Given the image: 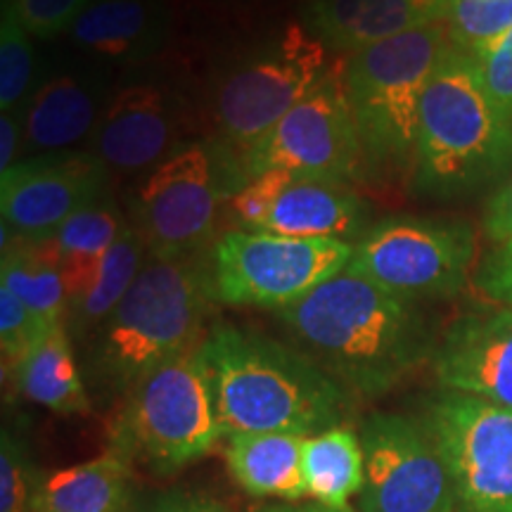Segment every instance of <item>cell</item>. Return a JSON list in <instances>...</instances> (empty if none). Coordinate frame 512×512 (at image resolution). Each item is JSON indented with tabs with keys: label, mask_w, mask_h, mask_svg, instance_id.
I'll list each match as a JSON object with an SVG mask.
<instances>
[{
	"label": "cell",
	"mask_w": 512,
	"mask_h": 512,
	"mask_svg": "<svg viewBox=\"0 0 512 512\" xmlns=\"http://www.w3.org/2000/svg\"><path fill=\"white\" fill-rule=\"evenodd\" d=\"M278 316L294 349L366 399L387 394L437 349L418 304L351 271L337 273Z\"/></svg>",
	"instance_id": "cell-1"
},
{
	"label": "cell",
	"mask_w": 512,
	"mask_h": 512,
	"mask_svg": "<svg viewBox=\"0 0 512 512\" xmlns=\"http://www.w3.org/2000/svg\"><path fill=\"white\" fill-rule=\"evenodd\" d=\"M223 437L342 425L349 392L302 351L238 325L216 323L202 342Z\"/></svg>",
	"instance_id": "cell-2"
},
{
	"label": "cell",
	"mask_w": 512,
	"mask_h": 512,
	"mask_svg": "<svg viewBox=\"0 0 512 512\" xmlns=\"http://www.w3.org/2000/svg\"><path fill=\"white\" fill-rule=\"evenodd\" d=\"M510 176L512 119L486 91L477 57L451 43L422 95L411 188L430 200H463Z\"/></svg>",
	"instance_id": "cell-3"
},
{
	"label": "cell",
	"mask_w": 512,
	"mask_h": 512,
	"mask_svg": "<svg viewBox=\"0 0 512 512\" xmlns=\"http://www.w3.org/2000/svg\"><path fill=\"white\" fill-rule=\"evenodd\" d=\"M209 264L150 254L136 283L95 332L91 377L105 394H128L164 363L200 347L211 311Z\"/></svg>",
	"instance_id": "cell-4"
},
{
	"label": "cell",
	"mask_w": 512,
	"mask_h": 512,
	"mask_svg": "<svg viewBox=\"0 0 512 512\" xmlns=\"http://www.w3.org/2000/svg\"><path fill=\"white\" fill-rule=\"evenodd\" d=\"M448 46L451 36L439 22L349 55L342 79L363 164L382 174L413 171L422 95Z\"/></svg>",
	"instance_id": "cell-5"
},
{
	"label": "cell",
	"mask_w": 512,
	"mask_h": 512,
	"mask_svg": "<svg viewBox=\"0 0 512 512\" xmlns=\"http://www.w3.org/2000/svg\"><path fill=\"white\" fill-rule=\"evenodd\" d=\"M221 437L200 344L152 370L126 394L112 427V448L164 479L207 456Z\"/></svg>",
	"instance_id": "cell-6"
},
{
	"label": "cell",
	"mask_w": 512,
	"mask_h": 512,
	"mask_svg": "<svg viewBox=\"0 0 512 512\" xmlns=\"http://www.w3.org/2000/svg\"><path fill=\"white\" fill-rule=\"evenodd\" d=\"M330 69L325 43L292 24L221 74L211 98V117L219 147L233 159L235 171L249 147L318 88Z\"/></svg>",
	"instance_id": "cell-7"
},
{
	"label": "cell",
	"mask_w": 512,
	"mask_h": 512,
	"mask_svg": "<svg viewBox=\"0 0 512 512\" xmlns=\"http://www.w3.org/2000/svg\"><path fill=\"white\" fill-rule=\"evenodd\" d=\"M354 245L268 230H228L209 256L211 290L226 306L283 311L347 271Z\"/></svg>",
	"instance_id": "cell-8"
},
{
	"label": "cell",
	"mask_w": 512,
	"mask_h": 512,
	"mask_svg": "<svg viewBox=\"0 0 512 512\" xmlns=\"http://www.w3.org/2000/svg\"><path fill=\"white\" fill-rule=\"evenodd\" d=\"M477 240L470 223L387 216L356 240L347 271L408 299H448L467 285Z\"/></svg>",
	"instance_id": "cell-9"
},
{
	"label": "cell",
	"mask_w": 512,
	"mask_h": 512,
	"mask_svg": "<svg viewBox=\"0 0 512 512\" xmlns=\"http://www.w3.org/2000/svg\"><path fill=\"white\" fill-rule=\"evenodd\" d=\"M238 183L233 159L219 145L178 147L147 171L131 202L133 226L150 254L197 256L214 238L226 185Z\"/></svg>",
	"instance_id": "cell-10"
},
{
	"label": "cell",
	"mask_w": 512,
	"mask_h": 512,
	"mask_svg": "<svg viewBox=\"0 0 512 512\" xmlns=\"http://www.w3.org/2000/svg\"><path fill=\"white\" fill-rule=\"evenodd\" d=\"M363 166L342 69H330L318 88L292 107L240 159V188L249 178L283 169L294 176L349 183Z\"/></svg>",
	"instance_id": "cell-11"
},
{
	"label": "cell",
	"mask_w": 512,
	"mask_h": 512,
	"mask_svg": "<svg viewBox=\"0 0 512 512\" xmlns=\"http://www.w3.org/2000/svg\"><path fill=\"white\" fill-rule=\"evenodd\" d=\"M422 425L451 472L458 512H512V408L444 389Z\"/></svg>",
	"instance_id": "cell-12"
},
{
	"label": "cell",
	"mask_w": 512,
	"mask_h": 512,
	"mask_svg": "<svg viewBox=\"0 0 512 512\" xmlns=\"http://www.w3.org/2000/svg\"><path fill=\"white\" fill-rule=\"evenodd\" d=\"M358 434L366 453L361 512H458L451 472L422 420L373 413Z\"/></svg>",
	"instance_id": "cell-13"
},
{
	"label": "cell",
	"mask_w": 512,
	"mask_h": 512,
	"mask_svg": "<svg viewBox=\"0 0 512 512\" xmlns=\"http://www.w3.org/2000/svg\"><path fill=\"white\" fill-rule=\"evenodd\" d=\"M107 174L93 152H50L15 162L0 176L3 223L17 238H48L76 211L107 197Z\"/></svg>",
	"instance_id": "cell-14"
},
{
	"label": "cell",
	"mask_w": 512,
	"mask_h": 512,
	"mask_svg": "<svg viewBox=\"0 0 512 512\" xmlns=\"http://www.w3.org/2000/svg\"><path fill=\"white\" fill-rule=\"evenodd\" d=\"M446 392L512 408V309L467 311L451 323L432 354Z\"/></svg>",
	"instance_id": "cell-15"
},
{
	"label": "cell",
	"mask_w": 512,
	"mask_h": 512,
	"mask_svg": "<svg viewBox=\"0 0 512 512\" xmlns=\"http://www.w3.org/2000/svg\"><path fill=\"white\" fill-rule=\"evenodd\" d=\"M181 107L155 83H133L112 95L93 133V155L121 174L152 171L178 150Z\"/></svg>",
	"instance_id": "cell-16"
},
{
	"label": "cell",
	"mask_w": 512,
	"mask_h": 512,
	"mask_svg": "<svg viewBox=\"0 0 512 512\" xmlns=\"http://www.w3.org/2000/svg\"><path fill=\"white\" fill-rule=\"evenodd\" d=\"M446 0H311L306 27L325 48L354 55L406 31L444 22Z\"/></svg>",
	"instance_id": "cell-17"
},
{
	"label": "cell",
	"mask_w": 512,
	"mask_h": 512,
	"mask_svg": "<svg viewBox=\"0 0 512 512\" xmlns=\"http://www.w3.org/2000/svg\"><path fill=\"white\" fill-rule=\"evenodd\" d=\"M370 228L368 209L349 183L292 176L261 230L306 240H358ZM351 245V242H349Z\"/></svg>",
	"instance_id": "cell-18"
},
{
	"label": "cell",
	"mask_w": 512,
	"mask_h": 512,
	"mask_svg": "<svg viewBox=\"0 0 512 512\" xmlns=\"http://www.w3.org/2000/svg\"><path fill=\"white\" fill-rule=\"evenodd\" d=\"M169 10L162 0H91L74 27L76 46L117 62H140L169 38Z\"/></svg>",
	"instance_id": "cell-19"
},
{
	"label": "cell",
	"mask_w": 512,
	"mask_h": 512,
	"mask_svg": "<svg viewBox=\"0 0 512 512\" xmlns=\"http://www.w3.org/2000/svg\"><path fill=\"white\" fill-rule=\"evenodd\" d=\"M304 439L287 432L235 434L226 446L230 477L254 498L302 501L309 496L304 482Z\"/></svg>",
	"instance_id": "cell-20"
},
{
	"label": "cell",
	"mask_w": 512,
	"mask_h": 512,
	"mask_svg": "<svg viewBox=\"0 0 512 512\" xmlns=\"http://www.w3.org/2000/svg\"><path fill=\"white\" fill-rule=\"evenodd\" d=\"M131 460L110 448L102 456L41 475L34 512H128Z\"/></svg>",
	"instance_id": "cell-21"
},
{
	"label": "cell",
	"mask_w": 512,
	"mask_h": 512,
	"mask_svg": "<svg viewBox=\"0 0 512 512\" xmlns=\"http://www.w3.org/2000/svg\"><path fill=\"white\" fill-rule=\"evenodd\" d=\"M19 394L60 415H88L91 399L76 366L67 325H53L24 351L12 368Z\"/></svg>",
	"instance_id": "cell-22"
},
{
	"label": "cell",
	"mask_w": 512,
	"mask_h": 512,
	"mask_svg": "<svg viewBox=\"0 0 512 512\" xmlns=\"http://www.w3.org/2000/svg\"><path fill=\"white\" fill-rule=\"evenodd\" d=\"M126 226L119 207L107 195L76 211L53 235L36 242L41 254L60 271L69 302L88 285Z\"/></svg>",
	"instance_id": "cell-23"
},
{
	"label": "cell",
	"mask_w": 512,
	"mask_h": 512,
	"mask_svg": "<svg viewBox=\"0 0 512 512\" xmlns=\"http://www.w3.org/2000/svg\"><path fill=\"white\" fill-rule=\"evenodd\" d=\"M98 102L86 83L62 74L43 83L24 114V145L31 152H64L98 128Z\"/></svg>",
	"instance_id": "cell-24"
},
{
	"label": "cell",
	"mask_w": 512,
	"mask_h": 512,
	"mask_svg": "<svg viewBox=\"0 0 512 512\" xmlns=\"http://www.w3.org/2000/svg\"><path fill=\"white\" fill-rule=\"evenodd\" d=\"M306 494L332 510H351V498L361 494L366 482V453L361 434L347 425L304 439Z\"/></svg>",
	"instance_id": "cell-25"
},
{
	"label": "cell",
	"mask_w": 512,
	"mask_h": 512,
	"mask_svg": "<svg viewBox=\"0 0 512 512\" xmlns=\"http://www.w3.org/2000/svg\"><path fill=\"white\" fill-rule=\"evenodd\" d=\"M150 256L147 242L133 223H128L121 238L100 261L98 271L88 285L69 302L67 330L76 339L98 332L100 325L112 316L131 285L136 283L140 268Z\"/></svg>",
	"instance_id": "cell-26"
},
{
	"label": "cell",
	"mask_w": 512,
	"mask_h": 512,
	"mask_svg": "<svg viewBox=\"0 0 512 512\" xmlns=\"http://www.w3.org/2000/svg\"><path fill=\"white\" fill-rule=\"evenodd\" d=\"M0 285L15 292L46 328L67 325V287L60 271L41 254L36 242L12 240L0 259Z\"/></svg>",
	"instance_id": "cell-27"
},
{
	"label": "cell",
	"mask_w": 512,
	"mask_h": 512,
	"mask_svg": "<svg viewBox=\"0 0 512 512\" xmlns=\"http://www.w3.org/2000/svg\"><path fill=\"white\" fill-rule=\"evenodd\" d=\"M444 24L453 46L475 55L512 29V0H446Z\"/></svg>",
	"instance_id": "cell-28"
},
{
	"label": "cell",
	"mask_w": 512,
	"mask_h": 512,
	"mask_svg": "<svg viewBox=\"0 0 512 512\" xmlns=\"http://www.w3.org/2000/svg\"><path fill=\"white\" fill-rule=\"evenodd\" d=\"M34 74V48L29 31L22 27L10 3L3 5L0 22V110L15 112L19 100L27 93Z\"/></svg>",
	"instance_id": "cell-29"
},
{
	"label": "cell",
	"mask_w": 512,
	"mask_h": 512,
	"mask_svg": "<svg viewBox=\"0 0 512 512\" xmlns=\"http://www.w3.org/2000/svg\"><path fill=\"white\" fill-rule=\"evenodd\" d=\"M41 475L24 441L3 430L0 437V512H34Z\"/></svg>",
	"instance_id": "cell-30"
},
{
	"label": "cell",
	"mask_w": 512,
	"mask_h": 512,
	"mask_svg": "<svg viewBox=\"0 0 512 512\" xmlns=\"http://www.w3.org/2000/svg\"><path fill=\"white\" fill-rule=\"evenodd\" d=\"M48 330L34 316L15 292L0 285V351H3V373H12L19 358L24 356L31 344L41 337V332Z\"/></svg>",
	"instance_id": "cell-31"
},
{
	"label": "cell",
	"mask_w": 512,
	"mask_h": 512,
	"mask_svg": "<svg viewBox=\"0 0 512 512\" xmlns=\"http://www.w3.org/2000/svg\"><path fill=\"white\" fill-rule=\"evenodd\" d=\"M294 174L283 169L266 171V174H259L238 188L230 197V209H233V216L245 230H261V223L266 221L268 211L278 200V195L283 188L290 183Z\"/></svg>",
	"instance_id": "cell-32"
},
{
	"label": "cell",
	"mask_w": 512,
	"mask_h": 512,
	"mask_svg": "<svg viewBox=\"0 0 512 512\" xmlns=\"http://www.w3.org/2000/svg\"><path fill=\"white\" fill-rule=\"evenodd\" d=\"M29 36L55 38L74 27L91 0H10Z\"/></svg>",
	"instance_id": "cell-33"
},
{
	"label": "cell",
	"mask_w": 512,
	"mask_h": 512,
	"mask_svg": "<svg viewBox=\"0 0 512 512\" xmlns=\"http://www.w3.org/2000/svg\"><path fill=\"white\" fill-rule=\"evenodd\" d=\"M486 91L512 119V29L475 53Z\"/></svg>",
	"instance_id": "cell-34"
},
{
	"label": "cell",
	"mask_w": 512,
	"mask_h": 512,
	"mask_svg": "<svg viewBox=\"0 0 512 512\" xmlns=\"http://www.w3.org/2000/svg\"><path fill=\"white\" fill-rule=\"evenodd\" d=\"M477 285L486 297L512 309V242L496 245L477 268Z\"/></svg>",
	"instance_id": "cell-35"
},
{
	"label": "cell",
	"mask_w": 512,
	"mask_h": 512,
	"mask_svg": "<svg viewBox=\"0 0 512 512\" xmlns=\"http://www.w3.org/2000/svg\"><path fill=\"white\" fill-rule=\"evenodd\" d=\"M484 230L496 245L512 242V176L486 200Z\"/></svg>",
	"instance_id": "cell-36"
},
{
	"label": "cell",
	"mask_w": 512,
	"mask_h": 512,
	"mask_svg": "<svg viewBox=\"0 0 512 512\" xmlns=\"http://www.w3.org/2000/svg\"><path fill=\"white\" fill-rule=\"evenodd\" d=\"M140 512H226L219 498L204 494V491L176 489L159 496Z\"/></svg>",
	"instance_id": "cell-37"
},
{
	"label": "cell",
	"mask_w": 512,
	"mask_h": 512,
	"mask_svg": "<svg viewBox=\"0 0 512 512\" xmlns=\"http://www.w3.org/2000/svg\"><path fill=\"white\" fill-rule=\"evenodd\" d=\"M19 119L15 112H3L0 117V176L15 164V155L19 147Z\"/></svg>",
	"instance_id": "cell-38"
},
{
	"label": "cell",
	"mask_w": 512,
	"mask_h": 512,
	"mask_svg": "<svg viewBox=\"0 0 512 512\" xmlns=\"http://www.w3.org/2000/svg\"><path fill=\"white\" fill-rule=\"evenodd\" d=\"M254 512H351V510H332L325 508V505L311 503V505H297V503H275V505H264V508Z\"/></svg>",
	"instance_id": "cell-39"
}]
</instances>
